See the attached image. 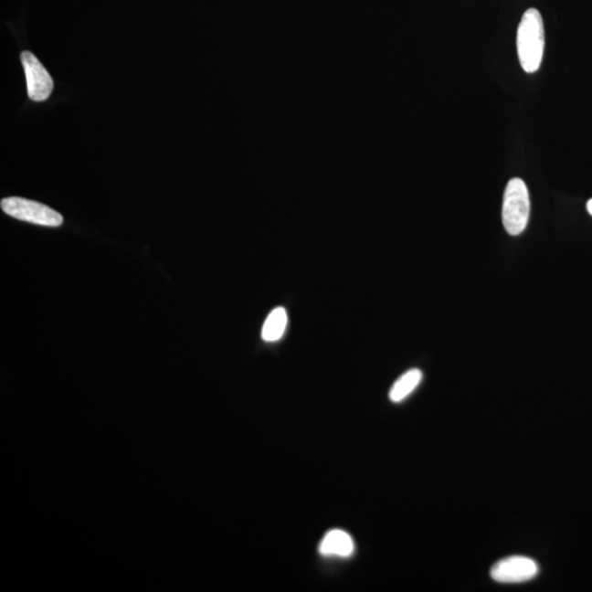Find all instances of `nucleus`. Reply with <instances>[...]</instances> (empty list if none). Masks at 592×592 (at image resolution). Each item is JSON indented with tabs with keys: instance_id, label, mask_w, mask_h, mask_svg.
<instances>
[{
	"instance_id": "nucleus-5",
	"label": "nucleus",
	"mask_w": 592,
	"mask_h": 592,
	"mask_svg": "<svg viewBox=\"0 0 592 592\" xmlns=\"http://www.w3.org/2000/svg\"><path fill=\"white\" fill-rule=\"evenodd\" d=\"M21 63L24 65L26 73L27 96L36 102L46 101L53 90L51 75L44 69L36 55L29 51L21 54Z\"/></svg>"
},
{
	"instance_id": "nucleus-9",
	"label": "nucleus",
	"mask_w": 592,
	"mask_h": 592,
	"mask_svg": "<svg viewBox=\"0 0 592 592\" xmlns=\"http://www.w3.org/2000/svg\"><path fill=\"white\" fill-rule=\"evenodd\" d=\"M587 211L589 212L590 216L592 217V199L587 203Z\"/></svg>"
},
{
	"instance_id": "nucleus-8",
	"label": "nucleus",
	"mask_w": 592,
	"mask_h": 592,
	"mask_svg": "<svg viewBox=\"0 0 592 592\" xmlns=\"http://www.w3.org/2000/svg\"><path fill=\"white\" fill-rule=\"evenodd\" d=\"M288 326V312L283 307H277L268 315L263 323L261 336L267 343L278 342L281 339Z\"/></svg>"
},
{
	"instance_id": "nucleus-6",
	"label": "nucleus",
	"mask_w": 592,
	"mask_h": 592,
	"mask_svg": "<svg viewBox=\"0 0 592 592\" xmlns=\"http://www.w3.org/2000/svg\"><path fill=\"white\" fill-rule=\"evenodd\" d=\"M354 552V543L347 532L332 530L323 536L320 544V553L323 556L349 557Z\"/></svg>"
},
{
	"instance_id": "nucleus-7",
	"label": "nucleus",
	"mask_w": 592,
	"mask_h": 592,
	"mask_svg": "<svg viewBox=\"0 0 592 592\" xmlns=\"http://www.w3.org/2000/svg\"><path fill=\"white\" fill-rule=\"evenodd\" d=\"M422 380V372L419 369H411L405 372L396 382L393 384L388 396L393 403L403 402L411 393L418 387Z\"/></svg>"
},
{
	"instance_id": "nucleus-3",
	"label": "nucleus",
	"mask_w": 592,
	"mask_h": 592,
	"mask_svg": "<svg viewBox=\"0 0 592 592\" xmlns=\"http://www.w3.org/2000/svg\"><path fill=\"white\" fill-rule=\"evenodd\" d=\"M3 211L20 221L57 227L63 223V217L53 208L24 197L11 196L2 200Z\"/></svg>"
},
{
	"instance_id": "nucleus-1",
	"label": "nucleus",
	"mask_w": 592,
	"mask_h": 592,
	"mask_svg": "<svg viewBox=\"0 0 592 592\" xmlns=\"http://www.w3.org/2000/svg\"><path fill=\"white\" fill-rule=\"evenodd\" d=\"M545 35L540 11L530 8L521 19L517 33V49L521 68L528 74L539 70L544 55Z\"/></svg>"
},
{
	"instance_id": "nucleus-2",
	"label": "nucleus",
	"mask_w": 592,
	"mask_h": 592,
	"mask_svg": "<svg viewBox=\"0 0 592 592\" xmlns=\"http://www.w3.org/2000/svg\"><path fill=\"white\" fill-rule=\"evenodd\" d=\"M530 196L528 186L520 178L509 181L502 201V224L507 233L518 236L528 227L530 217Z\"/></svg>"
},
{
	"instance_id": "nucleus-4",
	"label": "nucleus",
	"mask_w": 592,
	"mask_h": 592,
	"mask_svg": "<svg viewBox=\"0 0 592 592\" xmlns=\"http://www.w3.org/2000/svg\"><path fill=\"white\" fill-rule=\"evenodd\" d=\"M539 565L530 557L509 556L498 561L491 569L492 578L501 584H523L534 579Z\"/></svg>"
}]
</instances>
